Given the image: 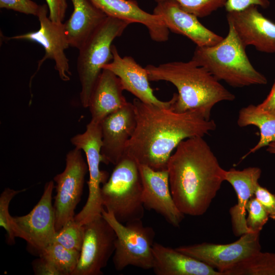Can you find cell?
<instances>
[{
  "mask_svg": "<svg viewBox=\"0 0 275 275\" xmlns=\"http://www.w3.org/2000/svg\"><path fill=\"white\" fill-rule=\"evenodd\" d=\"M132 103L136 126L125 155L154 170H167L173 150L182 141L203 137L216 128L213 120H207L196 111L177 113L172 107H159L136 98Z\"/></svg>",
  "mask_w": 275,
  "mask_h": 275,
  "instance_id": "obj_1",
  "label": "cell"
},
{
  "mask_svg": "<svg viewBox=\"0 0 275 275\" xmlns=\"http://www.w3.org/2000/svg\"><path fill=\"white\" fill-rule=\"evenodd\" d=\"M203 138L182 141L167 164L173 198L184 215L205 214L225 181L226 170Z\"/></svg>",
  "mask_w": 275,
  "mask_h": 275,
  "instance_id": "obj_2",
  "label": "cell"
},
{
  "mask_svg": "<svg viewBox=\"0 0 275 275\" xmlns=\"http://www.w3.org/2000/svg\"><path fill=\"white\" fill-rule=\"evenodd\" d=\"M145 68L150 81H166L177 89L173 109L177 113L196 111L207 120L217 103L232 101L235 96L223 86L208 70L191 60L174 61Z\"/></svg>",
  "mask_w": 275,
  "mask_h": 275,
  "instance_id": "obj_3",
  "label": "cell"
},
{
  "mask_svg": "<svg viewBox=\"0 0 275 275\" xmlns=\"http://www.w3.org/2000/svg\"><path fill=\"white\" fill-rule=\"evenodd\" d=\"M227 35L211 46H197L191 59L208 70L218 80L241 88L266 85V77L251 63L236 33L230 25Z\"/></svg>",
  "mask_w": 275,
  "mask_h": 275,
  "instance_id": "obj_4",
  "label": "cell"
},
{
  "mask_svg": "<svg viewBox=\"0 0 275 275\" xmlns=\"http://www.w3.org/2000/svg\"><path fill=\"white\" fill-rule=\"evenodd\" d=\"M143 185L136 161L124 155L101 188L102 206L122 223L142 219L145 207Z\"/></svg>",
  "mask_w": 275,
  "mask_h": 275,
  "instance_id": "obj_5",
  "label": "cell"
},
{
  "mask_svg": "<svg viewBox=\"0 0 275 275\" xmlns=\"http://www.w3.org/2000/svg\"><path fill=\"white\" fill-rule=\"evenodd\" d=\"M130 24L107 16L78 49L77 71L81 85L80 101L84 107H88L91 94L104 66L112 60L113 41Z\"/></svg>",
  "mask_w": 275,
  "mask_h": 275,
  "instance_id": "obj_6",
  "label": "cell"
},
{
  "mask_svg": "<svg viewBox=\"0 0 275 275\" xmlns=\"http://www.w3.org/2000/svg\"><path fill=\"white\" fill-rule=\"evenodd\" d=\"M101 214L117 236L113 258L115 269L121 271L128 266L152 269L155 235L153 228L145 226L142 219L122 223L104 208Z\"/></svg>",
  "mask_w": 275,
  "mask_h": 275,
  "instance_id": "obj_7",
  "label": "cell"
},
{
  "mask_svg": "<svg viewBox=\"0 0 275 275\" xmlns=\"http://www.w3.org/2000/svg\"><path fill=\"white\" fill-rule=\"evenodd\" d=\"M70 142L75 147L85 152L88 167V197L82 209L74 216L76 222L84 225L101 214L103 208L101 198V184L103 185L107 180L108 173L100 169V163L102 162L100 123L90 121L87 125L85 132L73 136Z\"/></svg>",
  "mask_w": 275,
  "mask_h": 275,
  "instance_id": "obj_8",
  "label": "cell"
},
{
  "mask_svg": "<svg viewBox=\"0 0 275 275\" xmlns=\"http://www.w3.org/2000/svg\"><path fill=\"white\" fill-rule=\"evenodd\" d=\"M88 171L81 150L75 147L70 150L66 156L64 170L53 178L56 183L53 207L57 232L74 218V210L80 200Z\"/></svg>",
  "mask_w": 275,
  "mask_h": 275,
  "instance_id": "obj_9",
  "label": "cell"
},
{
  "mask_svg": "<svg viewBox=\"0 0 275 275\" xmlns=\"http://www.w3.org/2000/svg\"><path fill=\"white\" fill-rule=\"evenodd\" d=\"M49 11L47 5H40L37 15L40 23L39 30L26 34L10 37V39L25 40L36 42L43 46L45 54L38 64L37 69L30 78L29 87L31 88L33 78L44 62L48 59L54 62V68L61 79L64 81L70 80L69 60L65 51L70 46L63 22H56L47 16Z\"/></svg>",
  "mask_w": 275,
  "mask_h": 275,
  "instance_id": "obj_10",
  "label": "cell"
},
{
  "mask_svg": "<svg viewBox=\"0 0 275 275\" xmlns=\"http://www.w3.org/2000/svg\"><path fill=\"white\" fill-rule=\"evenodd\" d=\"M260 234L259 232L250 231L230 243L203 242L175 249L221 273L223 271L261 251Z\"/></svg>",
  "mask_w": 275,
  "mask_h": 275,
  "instance_id": "obj_11",
  "label": "cell"
},
{
  "mask_svg": "<svg viewBox=\"0 0 275 275\" xmlns=\"http://www.w3.org/2000/svg\"><path fill=\"white\" fill-rule=\"evenodd\" d=\"M80 257L72 275H101L114 253L116 233L102 214L87 223Z\"/></svg>",
  "mask_w": 275,
  "mask_h": 275,
  "instance_id": "obj_12",
  "label": "cell"
},
{
  "mask_svg": "<svg viewBox=\"0 0 275 275\" xmlns=\"http://www.w3.org/2000/svg\"><path fill=\"white\" fill-rule=\"evenodd\" d=\"M54 182L46 183L37 204L27 214L13 216L17 237L25 240L39 253L54 241L55 213L52 203Z\"/></svg>",
  "mask_w": 275,
  "mask_h": 275,
  "instance_id": "obj_13",
  "label": "cell"
},
{
  "mask_svg": "<svg viewBox=\"0 0 275 275\" xmlns=\"http://www.w3.org/2000/svg\"><path fill=\"white\" fill-rule=\"evenodd\" d=\"M258 8L252 5L240 11L227 12L228 25L245 47L252 45L259 51L275 53V23L264 16Z\"/></svg>",
  "mask_w": 275,
  "mask_h": 275,
  "instance_id": "obj_14",
  "label": "cell"
},
{
  "mask_svg": "<svg viewBox=\"0 0 275 275\" xmlns=\"http://www.w3.org/2000/svg\"><path fill=\"white\" fill-rule=\"evenodd\" d=\"M132 102L106 117L100 123L102 133V162L117 164L125 155L128 142L136 126Z\"/></svg>",
  "mask_w": 275,
  "mask_h": 275,
  "instance_id": "obj_15",
  "label": "cell"
},
{
  "mask_svg": "<svg viewBox=\"0 0 275 275\" xmlns=\"http://www.w3.org/2000/svg\"><path fill=\"white\" fill-rule=\"evenodd\" d=\"M138 164L143 185L142 201L145 208L160 214L171 225L179 227L184 217L173 198L168 170L156 171Z\"/></svg>",
  "mask_w": 275,
  "mask_h": 275,
  "instance_id": "obj_16",
  "label": "cell"
},
{
  "mask_svg": "<svg viewBox=\"0 0 275 275\" xmlns=\"http://www.w3.org/2000/svg\"><path fill=\"white\" fill-rule=\"evenodd\" d=\"M112 60L105 65L103 69L111 71L119 78L124 90L129 92L143 102L167 108L173 107L177 93H174L169 101L160 100L150 87L145 67H142L130 56L122 57L114 45H112Z\"/></svg>",
  "mask_w": 275,
  "mask_h": 275,
  "instance_id": "obj_17",
  "label": "cell"
},
{
  "mask_svg": "<svg viewBox=\"0 0 275 275\" xmlns=\"http://www.w3.org/2000/svg\"><path fill=\"white\" fill-rule=\"evenodd\" d=\"M153 13L162 17L170 31L186 37L197 46H213L223 39L203 25L197 16L184 10L173 0L157 3Z\"/></svg>",
  "mask_w": 275,
  "mask_h": 275,
  "instance_id": "obj_18",
  "label": "cell"
},
{
  "mask_svg": "<svg viewBox=\"0 0 275 275\" xmlns=\"http://www.w3.org/2000/svg\"><path fill=\"white\" fill-rule=\"evenodd\" d=\"M107 16L139 23L145 26L151 39L157 42H164L169 38L170 31L162 17L142 9L133 0H91Z\"/></svg>",
  "mask_w": 275,
  "mask_h": 275,
  "instance_id": "obj_19",
  "label": "cell"
},
{
  "mask_svg": "<svg viewBox=\"0 0 275 275\" xmlns=\"http://www.w3.org/2000/svg\"><path fill=\"white\" fill-rule=\"evenodd\" d=\"M261 172V169L256 167L242 170L231 168L226 172L225 181L232 186L237 196V203L229 210L232 231L236 236L251 231L246 225V207L259 184Z\"/></svg>",
  "mask_w": 275,
  "mask_h": 275,
  "instance_id": "obj_20",
  "label": "cell"
},
{
  "mask_svg": "<svg viewBox=\"0 0 275 275\" xmlns=\"http://www.w3.org/2000/svg\"><path fill=\"white\" fill-rule=\"evenodd\" d=\"M123 91L119 78L111 71L103 69L89 100L91 121L100 123L106 117L126 105L128 102Z\"/></svg>",
  "mask_w": 275,
  "mask_h": 275,
  "instance_id": "obj_21",
  "label": "cell"
},
{
  "mask_svg": "<svg viewBox=\"0 0 275 275\" xmlns=\"http://www.w3.org/2000/svg\"><path fill=\"white\" fill-rule=\"evenodd\" d=\"M153 255L156 275H221L204 263L157 242L153 244Z\"/></svg>",
  "mask_w": 275,
  "mask_h": 275,
  "instance_id": "obj_22",
  "label": "cell"
},
{
  "mask_svg": "<svg viewBox=\"0 0 275 275\" xmlns=\"http://www.w3.org/2000/svg\"><path fill=\"white\" fill-rule=\"evenodd\" d=\"M73 11L64 23L70 46L79 49L107 16L91 0H71Z\"/></svg>",
  "mask_w": 275,
  "mask_h": 275,
  "instance_id": "obj_23",
  "label": "cell"
},
{
  "mask_svg": "<svg viewBox=\"0 0 275 275\" xmlns=\"http://www.w3.org/2000/svg\"><path fill=\"white\" fill-rule=\"evenodd\" d=\"M237 124L240 127L255 126L260 131L259 141L242 158L275 141V115L259 110L255 105L250 104L240 109Z\"/></svg>",
  "mask_w": 275,
  "mask_h": 275,
  "instance_id": "obj_24",
  "label": "cell"
},
{
  "mask_svg": "<svg viewBox=\"0 0 275 275\" xmlns=\"http://www.w3.org/2000/svg\"><path fill=\"white\" fill-rule=\"evenodd\" d=\"M222 275H275V253L261 251L223 271Z\"/></svg>",
  "mask_w": 275,
  "mask_h": 275,
  "instance_id": "obj_25",
  "label": "cell"
},
{
  "mask_svg": "<svg viewBox=\"0 0 275 275\" xmlns=\"http://www.w3.org/2000/svg\"><path fill=\"white\" fill-rule=\"evenodd\" d=\"M80 253L54 241L41 250L39 255L53 265L60 275H72L78 264Z\"/></svg>",
  "mask_w": 275,
  "mask_h": 275,
  "instance_id": "obj_26",
  "label": "cell"
},
{
  "mask_svg": "<svg viewBox=\"0 0 275 275\" xmlns=\"http://www.w3.org/2000/svg\"><path fill=\"white\" fill-rule=\"evenodd\" d=\"M84 234V225L79 224L74 218L66 222L57 232L54 241L68 249L80 252Z\"/></svg>",
  "mask_w": 275,
  "mask_h": 275,
  "instance_id": "obj_27",
  "label": "cell"
},
{
  "mask_svg": "<svg viewBox=\"0 0 275 275\" xmlns=\"http://www.w3.org/2000/svg\"><path fill=\"white\" fill-rule=\"evenodd\" d=\"M26 189L14 190L9 187L5 188L0 196V226L6 231L8 241L14 243L15 238L17 237L16 230L13 221V216L9 212V207L12 199L20 193Z\"/></svg>",
  "mask_w": 275,
  "mask_h": 275,
  "instance_id": "obj_28",
  "label": "cell"
},
{
  "mask_svg": "<svg viewBox=\"0 0 275 275\" xmlns=\"http://www.w3.org/2000/svg\"><path fill=\"white\" fill-rule=\"evenodd\" d=\"M157 3L165 0H154ZM185 11L198 18L208 16L225 7L227 0H173Z\"/></svg>",
  "mask_w": 275,
  "mask_h": 275,
  "instance_id": "obj_29",
  "label": "cell"
},
{
  "mask_svg": "<svg viewBox=\"0 0 275 275\" xmlns=\"http://www.w3.org/2000/svg\"><path fill=\"white\" fill-rule=\"evenodd\" d=\"M246 212L248 216L246 222L249 230L253 232H260L267 222L269 216L254 196L250 199L248 204Z\"/></svg>",
  "mask_w": 275,
  "mask_h": 275,
  "instance_id": "obj_30",
  "label": "cell"
},
{
  "mask_svg": "<svg viewBox=\"0 0 275 275\" xmlns=\"http://www.w3.org/2000/svg\"><path fill=\"white\" fill-rule=\"evenodd\" d=\"M40 5L32 0H0V8L37 16Z\"/></svg>",
  "mask_w": 275,
  "mask_h": 275,
  "instance_id": "obj_31",
  "label": "cell"
},
{
  "mask_svg": "<svg viewBox=\"0 0 275 275\" xmlns=\"http://www.w3.org/2000/svg\"><path fill=\"white\" fill-rule=\"evenodd\" d=\"M254 196L266 210L269 217L275 220V195L259 184L255 191Z\"/></svg>",
  "mask_w": 275,
  "mask_h": 275,
  "instance_id": "obj_32",
  "label": "cell"
},
{
  "mask_svg": "<svg viewBox=\"0 0 275 275\" xmlns=\"http://www.w3.org/2000/svg\"><path fill=\"white\" fill-rule=\"evenodd\" d=\"M49 9V18L54 22H63L68 7L67 0H45Z\"/></svg>",
  "mask_w": 275,
  "mask_h": 275,
  "instance_id": "obj_33",
  "label": "cell"
},
{
  "mask_svg": "<svg viewBox=\"0 0 275 275\" xmlns=\"http://www.w3.org/2000/svg\"><path fill=\"white\" fill-rule=\"evenodd\" d=\"M255 5L262 8H267L270 5L269 0H227L225 8L227 12L237 11Z\"/></svg>",
  "mask_w": 275,
  "mask_h": 275,
  "instance_id": "obj_34",
  "label": "cell"
},
{
  "mask_svg": "<svg viewBox=\"0 0 275 275\" xmlns=\"http://www.w3.org/2000/svg\"><path fill=\"white\" fill-rule=\"evenodd\" d=\"M33 268L36 274L60 275L54 265L42 257H40L39 259L34 262Z\"/></svg>",
  "mask_w": 275,
  "mask_h": 275,
  "instance_id": "obj_35",
  "label": "cell"
},
{
  "mask_svg": "<svg viewBox=\"0 0 275 275\" xmlns=\"http://www.w3.org/2000/svg\"><path fill=\"white\" fill-rule=\"evenodd\" d=\"M256 106L257 108L262 112L275 115V79L266 98L262 103Z\"/></svg>",
  "mask_w": 275,
  "mask_h": 275,
  "instance_id": "obj_36",
  "label": "cell"
},
{
  "mask_svg": "<svg viewBox=\"0 0 275 275\" xmlns=\"http://www.w3.org/2000/svg\"><path fill=\"white\" fill-rule=\"evenodd\" d=\"M266 151L270 153L275 154V141L267 146Z\"/></svg>",
  "mask_w": 275,
  "mask_h": 275,
  "instance_id": "obj_37",
  "label": "cell"
}]
</instances>
